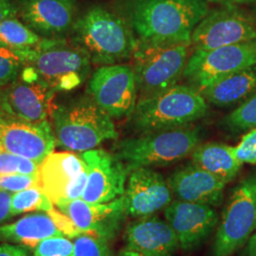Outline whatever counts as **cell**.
<instances>
[{
	"label": "cell",
	"instance_id": "6da1fadb",
	"mask_svg": "<svg viewBox=\"0 0 256 256\" xmlns=\"http://www.w3.org/2000/svg\"><path fill=\"white\" fill-rule=\"evenodd\" d=\"M119 6L138 44L146 46L191 45L194 28L209 12L206 0H120Z\"/></svg>",
	"mask_w": 256,
	"mask_h": 256
},
{
	"label": "cell",
	"instance_id": "7a4b0ae2",
	"mask_svg": "<svg viewBox=\"0 0 256 256\" xmlns=\"http://www.w3.org/2000/svg\"><path fill=\"white\" fill-rule=\"evenodd\" d=\"M72 34V42L93 64H120L137 48V38L126 19L102 6H93L76 19Z\"/></svg>",
	"mask_w": 256,
	"mask_h": 256
},
{
	"label": "cell",
	"instance_id": "3957f363",
	"mask_svg": "<svg viewBox=\"0 0 256 256\" xmlns=\"http://www.w3.org/2000/svg\"><path fill=\"white\" fill-rule=\"evenodd\" d=\"M202 92L190 84H178L164 92L140 97L129 126L136 134L190 126L208 112Z\"/></svg>",
	"mask_w": 256,
	"mask_h": 256
},
{
	"label": "cell",
	"instance_id": "277c9868",
	"mask_svg": "<svg viewBox=\"0 0 256 256\" xmlns=\"http://www.w3.org/2000/svg\"><path fill=\"white\" fill-rule=\"evenodd\" d=\"M50 116L57 146L66 151L82 153L118 138L112 118L88 94L55 106Z\"/></svg>",
	"mask_w": 256,
	"mask_h": 256
},
{
	"label": "cell",
	"instance_id": "5b68a950",
	"mask_svg": "<svg viewBox=\"0 0 256 256\" xmlns=\"http://www.w3.org/2000/svg\"><path fill=\"white\" fill-rule=\"evenodd\" d=\"M200 140V130L191 126L138 134L118 142L114 154L130 173L140 167L152 168L180 162L192 155Z\"/></svg>",
	"mask_w": 256,
	"mask_h": 256
},
{
	"label": "cell",
	"instance_id": "8992f818",
	"mask_svg": "<svg viewBox=\"0 0 256 256\" xmlns=\"http://www.w3.org/2000/svg\"><path fill=\"white\" fill-rule=\"evenodd\" d=\"M26 66L54 92H68L88 76L92 61L88 54L63 38H43L36 46L23 50Z\"/></svg>",
	"mask_w": 256,
	"mask_h": 256
},
{
	"label": "cell",
	"instance_id": "52a82bcc",
	"mask_svg": "<svg viewBox=\"0 0 256 256\" xmlns=\"http://www.w3.org/2000/svg\"><path fill=\"white\" fill-rule=\"evenodd\" d=\"M256 230V172L234 187L223 210L212 246L214 256H230Z\"/></svg>",
	"mask_w": 256,
	"mask_h": 256
},
{
	"label": "cell",
	"instance_id": "ba28073f",
	"mask_svg": "<svg viewBox=\"0 0 256 256\" xmlns=\"http://www.w3.org/2000/svg\"><path fill=\"white\" fill-rule=\"evenodd\" d=\"M190 46L189 44H138L133 55V70L140 97L164 92L176 86L183 77Z\"/></svg>",
	"mask_w": 256,
	"mask_h": 256
},
{
	"label": "cell",
	"instance_id": "9c48e42d",
	"mask_svg": "<svg viewBox=\"0 0 256 256\" xmlns=\"http://www.w3.org/2000/svg\"><path fill=\"white\" fill-rule=\"evenodd\" d=\"M256 66V39L209 50H194L183 78L202 90L221 79Z\"/></svg>",
	"mask_w": 256,
	"mask_h": 256
},
{
	"label": "cell",
	"instance_id": "30bf717a",
	"mask_svg": "<svg viewBox=\"0 0 256 256\" xmlns=\"http://www.w3.org/2000/svg\"><path fill=\"white\" fill-rule=\"evenodd\" d=\"M256 39V23L236 5L209 10L192 32L194 50H209Z\"/></svg>",
	"mask_w": 256,
	"mask_h": 256
},
{
	"label": "cell",
	"instance_id": "8fae6325",
	"mask_svg": "<svg viewBox=\"0 0 256 256\" xmlns=\"http://www.w3.org/2000/svg\"><path fill=\"white\" fill-rule=\"evenodd\" d=\"M88 93L112 119L129 118L138 98L133 68L122 64L102 66L92 74Z\"/></svg>",
	"mask_w": 256,
	"mask_h": 256
},
{
	"label": "cell",
	"instance_id": "7c38bea8",
	"mask_svg": "<svg viewBox=\"0 0 256 256\" xmlns=\"http://www.w3.org/2000/svg\"><path fill=\"white\" fill-rule=\"evenodd\" d=\"M88 166L81 154L52 152L40 165V186L54 205L82 198Z\"/></svg>",
	"mask_w": 256,
	"mask_h": 256
},
{
	"label": "cell",
	"instance_id": "4fadbf2b",
	"mask_svg": "<svg viewBox=\"0 0 256 256\" xmlns=\"http://www.w3.org/2000/svg\"><path fill=\"white\" fill-rule=\"evenodd\" d=\"M0 142L5 151L36 162H44L57 146L52 124L28 122L0 108Z\"/></svg>",
	"mask_w": 256,
	"mask_h": 256
},
{
	"label": "cell",
	"instance_id": "5bb4252c",
	"mask_svg": "<svg viewBox=\"0 0 256 256\" xmlns=\"http://www.w3.org/2000/svg\"><path fill=\"white\" fill-rule=\"evenodd\" d=\"M54 94L39 79L34 70L25 66L18 77L2 88L0 108L28 122H43L52 113Z\"/></svg>",
	"mask_w": 256,
	"mask_h": 256
},
{
	"label": "cell",
	"instance_id": "9a60e30c",
	"mask_svg": "<svg viewBox=\"0 0 256 256\" xmlns=\"http://www.w3.org/2000/svg\"><path fill=\"white\" fill-rule=\"evenodd\" d=\"M88 166V182L82 200L106 203L124 196L129 170L117 156L102 149L81 153Z\"/></svg>",
	"mask_w": 256,
	"mask_h": 256
},
{
	"label": "cell",
	"instance_id": "2e32d148",
	"mask_svg": "<svg viewBox=\"0 0 256 256\" xmlns=\"http://www.w3.org/2000/svg\"><path fill=\"white\" fill-rule=\"evenodd\" d=\"M74 222L81 234H90L108 241L119 234L128 216L124 196L106 203H90L82 198L55 205Z\"/></svg>",
	"mask_w": 256,
	"mask_h": 256
},
{
	"label": "cell",
	"instance_id": "e0dca14e",
	"mask_svg": "<svg viewBox=\"0 0 256 256\" xmlns=\"http://www.w3.org/2000/svg\"><path fill=\"white\" fill-rule=\"evenodd\" d=\"M164 216L176 232L180 248L186 252L200 247L220 223L214 207L178 200L165 208Z\"/></svg>",
	"mask_w": 256,
	"mask_h": 256
},
{
	"label": "cell",
	"instance_id": "ac0fdd59",
	"mask_svg": "<svg viewBox=\"0 0 256 256\" xmlns=\"http://www.w3.org/2000/svg\"><path fill=\"white\" fill-rule=\"evenodd\" d=\"M128 216L144 218L165 210L173 194L162 174L149 167L130 171L124 194Z\"/></svg>",
	"mask_w": 256,
	"mask_h": 256
},
{
	"label": "cell",
	"instance_id": "d6986e66",
	"mask_svg": "<svg viewBox=\"0 0 256 256\" xmlns=\"http://www.w3.org/2000/svg\"><path fill=\"white\" fill-rule=\"evenodd\" d=\"M18 18L43 38H63L76 21V0H18Z\"/></svg>",
	"mask_w": 256,
	"mask_h": 256
},
{
	"label": "cell",
	"instance_id": "ffe728a7",
	"mask_svg": "<svg viewBox=\"0 0 256 256\" xmlns=\"http://www.w3.org/2000/svg\"><path fill=\"white\" fill-rule=\"evenodd\" d=\"M176 200L220 207L224 200L227 183L194 164L186 165L174 171L167 180Z\"/></svg>",
	"mask_w": 256,
	"mask_h": 256
},
{
	"label": "cell",
	"instance_id": "44dd1931",
	"mask_svg": "<svg viewBox=\"0 0 256 256\" xmlns=\"http://www.w3.org/2000/svg\"><path fill=\"white\" fill-rule=\"evenodd\" d=\"M124 241L126 247L144 256H174L180 248L169 223L152 216L140 218L128 224Z\"/></svg>",
	"mask_w": 256,
	"mask_h": 256
},
{
	"label": "cell",
	"instance_id": "7402d4cb",
	"mask_svg": "<svg viewBox=\"0 0 256 256\" xmlns=\"http://www.w3.org/2000/svg\"><path fill=\"white\" fill-rule=\"evenodd\" d=\"M64 236L48 212L27 214L10 224L0 226V242L36 248L44 239Z\"/></svg>",
	"mask_w": 256,
	"mask_h": 256
},
{
	"label": "cell",
	"instance_id": "603a6c76",
	"mask_svg": "<svg viewBox=\"0 0 256 256\" xmlns=\"http://www.w3.org/2000/svg\"><path fill=\"white\" fill-rule=\"evenodd\" d=\"M200 92L207 102L218 108L241 104L256 93V66L230 74Z\"/></svg>",
	"mask_w": 256,
	"mask_h": 256
},
{
	"label": "cell",
	"instance_id": "cb8c5ba5",
	"mask_svg": "<svg viewBox=\"0 0 256 256\" xmlns=\"http://www.w3.org/2000/svg\"><path fill=\"white\" fill-rule=\"evenodd\" d=\"M192 164L216 176L225 183L238 176L242 164L236 158L234 147L224 144H200L192 153Z\"/></svg>",
	"mask_w": 256,
	"mask_h": 256
},
{
	"label": "cell",
	"instance_id": "d4e9b609",
	"mask_svg": "<svg viewBox=\"0 0 256 256\" xmlns=\"http://www.w3.org/2000/svg\"><path fill=\"white\" fill-rule=\"evenodd\" d=\"M42 39L18 18L5 19L0 23V46L22 52L36 46Z\"/></svg>",
	"mask_w": 256,
	"mask_h": 256
},
{
	"label": "cell",
	"instance_id": "484cf974",
	"mask_svg": "<svg viewBox=\"0 0 256 256\" xmlns=\"http://www.w3.org/2000/svg\"><path fill=\"white\" fill-rule=\"evenodd\" d=\"M54 208V204L43 191L40 185L30 187L20 192L12 194L10 214L16 216L34 210L48 212Z\"/></svg>",
	"mask_w": 256,
	"mask_h": 256
},
{
	"label": "cell",
	"instance_id": "4316f807",
	"mask_svg": "<svg viewBox=\"0 0 256 256\" xmlns=\"http://www.w3.org/2000/svg\"><path fill=\"white\" fill-rule=\"evenodd\" d=\"M223 124L234 132L256 128V93L228 114Z\"/></svg>",
	"mask_w": 256,
	"mask_h": 256
},
{
	"label": "cell",
	"instance_id": "83f0119b",
	"mask_svg": "<svg viewBox=\"0 0 256 256\" xmlns=\"http://www.w3.org/2000/svg\"><path fill=\"white\" fill-rule=\"evenodd\" d=\"M26 66L24 52L0 46V88L14 82Z\"/></svg>",
	"mask_w": 256,
	"mask_h": 256
},
{
	"label": "cell",
	"instance_id": "f1b7e54d",
	"mask_svg": "<svg viewBox=\"0 0 256 256\" xmlns=\"http://www.w3.org/2000/svg\"><path fill=\"white\" fill-rule=\"evenodd\" d=\"M74 256H112L110 241L90 234L74 238Z\"/></svg>",
	"mask_w": 256,
	"mask_h": 256
},
{
	"label": "cell",
	"instance_id": "f546056e",
	"mask_svg": "<svg viewBox=\"0 0 256 256\" xmlns=\"http://www.w3.org/2000/svg\"><path fill=\"white\" fill-rule=\"evenodd\" d=\"M40 164L36 162L2 151L0 153V174H39Z\"/></svg>",
	"mask_w": 256,
	"mask_h": 256
},
{
	"label": "cell",
	"instance_id": "4dcf8cb0",
	"mask_svg": "<svg viewBox=\"0 0 256 256\" xmlns=\"http://www.w3.org/2000/svg\"><path fill=\"white\" fill-rule=\"evenodd\" d=\"M32 256H74V244L66 236H54L42 240Z\"/></svg>",
	"mask_w": 256,
	"mask_h": 256
},
{
	"label": "cell",
	"instance_id": "1f68e13d",
	"mask_svg": "<svg viewBox=\"0 0 256 256\" xmlns=\"http://www.w3.org/2000/svg\"><path fill=\"white\" fill-rule=\"evenodd\" d=\"M40 185L39 174H0V192H20Z\"/></svg>",
	"mask_w": 256,
	"mask_h": 256
},
{
	"label": "cell",
	"instance_id": "d6a6232c",
	"mask_svg": "<svg viewBox=\"0 0 256 256\" xmlns=\"http://www.w3.org/2000/svg\"><path fill=\"white\" fill-rule=\"evenodd\" d=\"M234 153L236 158L243 164H256V128L242 138L238 146L234 147Z\"/></svg>",
	"mask_w": 256,
	"mask_h": 256
},
{
	"label": "cell",
	"instance_id": "836d02e7",
	"mask_svg": "<svg viewBox=\"0 0 256 256\" xmlns=\"http://www.w3.org/2000/svg\"><path fill=\"white\" fill-rule=\"evenodd\" d=\"M46 212L54 220L58 229L64 234V236L68 238H75L81 234V232L75 227L74 222L62 212L54 208Z\"/></svg>",
	"mask_w": 256,
	"mask_h": 256
},
{
	"label": "cell",
	"instance_id": "e575fe53",
	"mask_svg": "<svg viewBox=\"0 0 256 256\" xmlns=\"http://www.w3.org/2000/svg\"><path fill=\"white\" fill-rule=\"evenodd\" d=\"M12 196V192H0V226L12 218L10 214Z\"/></svg>",
	"mask_w": 256,
	"mask_h": 256
},
{
	"label": "cell",
	"instance_id": "d590c367",
	"mask_svg": "<svg viewBox=\"0 0 256 256\" xmlns=\"http://www.w3.org/2000/svg\"><path fill=\"white\" fill-rule=\"evenodd\" d=\"M0 256H30L28 248L18 244L0 243Z\"/></svg>",
	"mask_w": 256,
	"mask_h": 256
},
{
	"label": "cell",
	"instance_id": "8d00e7d4",
	"mask_svg": "<svg viewBox=\"0 0 256 256\" xmlns=\"http://www.w3.org/2000/svg\"><path fill=\"white\" fill-rule=\"evenodd\" d=\"M10 18H18L16 2L14 0H0V23Z\"/></svg>",
	"mask_w": 256,
	"mask_h": 256
},
{
	"label": "cell",
	"instance_id": "74e56055",
	"mask_svg": "<svg viewBox=\"0 0 256 256\" xmlns=\"http://www.w3.org/2000/svg\"><path fill=\"white\" fill-rule=\"evenodd\" d=\"M246 256H256V230L247 242Z\"/></svg>",
	"mask_w": 256,
	"mask_h": 256
},
{
	"label": "cell",
	"instance_id": "f35d334b",
	"mask_svg": "<svg viewBox=\"0 0 256 256\" xmlns=\"http://www.w3.org/2000/svg\"><path fill=\"white\" fill-rule=\"evenodd\" d=\"M214 3H218L221 5H242V4H248V3H254L256 0H207Z\"/></svg>",
	"mask_w": 256,
	"mask_h": 256
},
{
	"label": "cell",
	"instance_id": "ab89813d",
	"mask_svg": "<svg viewBox=\"0 0 256 256\" xmlns=\"http://www.w3.org/2000/svg\"><path fill=\"white\" fill-rule=\"evenodd\" d=\"M117 256H144L142 254H140L137 250H131L129 248H122V250H120L119 254H117Z\"/></svg>",
	"mask_w": 256,
	"mask_h": 256
},
{
	"label": "cell",
	"instance_id": "60d3db41",
	"mask_svg": "<svg viewBox=\"0 0 256 256\" xmlns=\"http://www.w3.org/2000/svg\"><path fill=\"white\" fill-rule=\"evenodd\" d=\"M2 151H4V148H3L2 144H1V142H0V153H1Z\"/></svg>",
	"mask_w": 256,
	"mask_h": 256
},
{
	"label": "cell",
	"instance_id": "b9f144b4",
	"mask_svg": "<svg viewBox=\"0 0 256 256\" xmlns=\"http://www.w3.org/2000/svg\"><path fill=\"white\" fill-rule=\"evenodd\" d=\"M1 92H2V88H0V96H1Z\"/></svg>",
	"mask_w": 256,
	"mask_h": 256
},
{
	"label": "cell",
	"instance_id": "7bdbcfd3",
	"mask_svg": "<svg viewBox=\"0 0 256 256\" xmlns=\"http://www.w3.org/2000/svg\"><path fill=\"white\" fill-rule=\"evenodd\" d=\"M254 4H256V0L254 1Z\"/></svg>",
	"mask_w": 256,
	"mask_h": 256
}]
</instances>
